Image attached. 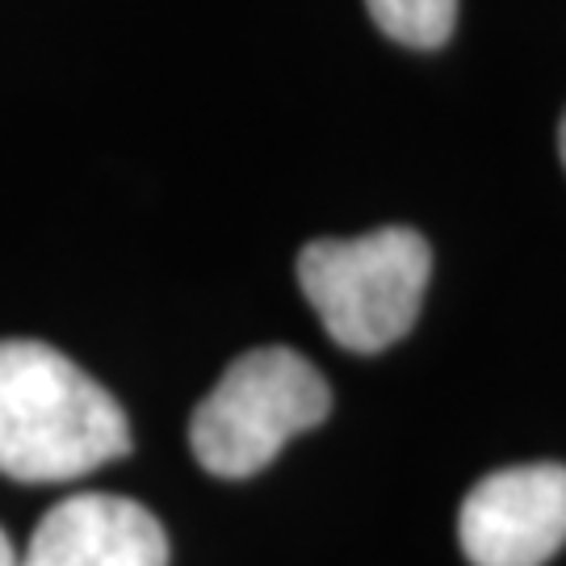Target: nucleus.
I'll return each instance as SVG.
<instances>
[{"instance_id": "1", "label": "nucleus", "mask_w": 566, "mask_h": 566, "mask_svg": "<svg viewBox=\"0 0 566 566\" xmlns=\"http://www.w3.org/2000/svg\"><path fill=\"white\" fill-rule=\"evenodd\" d=\"M130 453V420L97 378L42 340H0V474L67 483Z\"/></svg>"}, {"instance_id": "2", "label": "nucleus", "mask_w": 566, "mask_h": 566, "mask_svg": "<svg viewBox=\"0 0 566 566\" xmlns=\"http://www.w3.org/2000/svg\"><path fill=\"white\" fill-rule=\"evenodd\" d=\"M432 248L411 227H378L357 240H315L298 252V285L319 324L348 353H382L420 319Z\"/></svg>"}, {"instance_id": "3", "label": "nucleus", "mask_w": 566, "mask_h": 566, "mask_svg": "<svg viewBox=\"0 0 566 566\" xmlns=\"http://www.w3.org/2000/svg\"><path fill=\"white\" fill-rule=\"evenodd\" d=\"M332 411L327 378L294 348H252L227 365L219 386L189 420V446L202 470L219 479L261 474L306 428Z\"/></svg>"}, {"instance_id": "4", "label": "nucleus", "mask_w": 566, "mask_h": 566, "mask_svg": "<svg viewBox=\"0 0 566 566\" xmlns=\"http://www.w3.org/2000/svg\"><path fill=\"white\" fill-rule=\"evenodd\" d=\"M474 566H546L566 546V465L528 462L486 474L458 516Z\"/></svg>"}, {"instance_id": "5", "label": "nucleus", "mask_w": 566, "mask_h": 566, "mask_svg": "<svg viewBox=\"0 0 566 566\" xmlns=\"http://www.w3.org/2000/svg\"><path fill=\"white\" fill-rule=\"evenodd\" d=\"M18 566H168V533L126 495H72L42 516Z\"/></svg>"}, {"instance_id": "6", "label": "nucleus", "mask_w": 566, "mask_h": 566, "mask_svg": "<svg viewBox=\"0 0 566 566\" xmlns=\"http://www.w3.org/2000/svg\"><path fill=\"white\" fill-rule=\"evenodd\" d=\"M365 9L386 39L416 51H432L449 42L458 21V0H365Z\"/></svg>"}, {"instance_id": "7", "label": "nucleus", "mask_w": 566, "mask_h": 566, "mask_svg": "<svg viewBox=\"0 0 566 566\" xmlns=\"http://www.w3.org/2000/svg\"><path fill=\"white\" fill-rule=\"evenodd\" d=\"M0 566H18V554H13V542L4 528H0Z\"/></svg>"}, {"instance_id": "8", "label": "nucleus", "mask_w": 566, "mask_h": 566, "mask_svg": "<svg viewBox=\"0 0 566 566\" xmlns=\"http://www.w3.org/2000/svg\"><path fill=\"white\" fill-rule=\"evenodd\" d=\"M558 151H563V164H566V114H563V126H558Z\"/></svg>"}]
</instances>
